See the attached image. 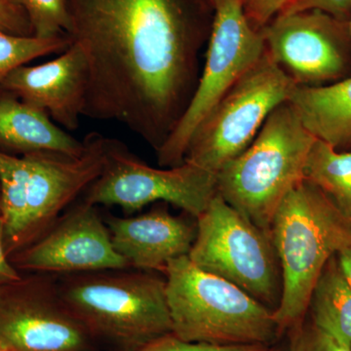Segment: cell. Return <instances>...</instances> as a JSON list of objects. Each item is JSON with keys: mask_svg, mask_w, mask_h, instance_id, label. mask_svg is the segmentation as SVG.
<instances>
[{"mask_svg": "<svg viewBox=\"0 0 351 351\" xmlns=\"http://www.w3.org/2000/svg\"><path fill=\"white\" fill-rule=\"evenodd\" d=\"M311 322L351 346V288L337 255L330 258L309 300Z\"/></svg>", "mask_w": 351, "mask_h": 351, "instance_id": "ac0fdd59", "label": "cell"}, {"mask_svg": "<svg viewBox=\"0 0 351 351\" xmlns=\"http://www.w3.org/2000/svg\"><path fill=\"white\" fill-rule=\"evenodd\" d=\"M350 31H351V17H350Z\"/></svg>", "mask_w": 351, "mask_h": 351, "instance_id": "836d02e7", "label": "cell"}, {"mask_svg": "<svg viewBox=\"0 0 351 351\" xmlns=\"http://www.w3.org/2000/svg\"><path fill=\"white\" fill-rule=\"evenodd\" d=\"M0 29L17 36H34L24 9L13 0H0Z\"/></svg>", "mask_w": 351, "mask_h": 351, "instance_id": "484cf974", "label": "cell"}, {"mask_svg": "<svg viewBox=\"0 0 351 351\" xmlns=\"http://www.w3.org/2000/svg\"><path fill=\"white\" fill-rule=\"evenodd\" d=\"M292 0H242L245 15L255 29H263Z\"/></svg>", "mask_w": 351, "mask_h": 351, "instance_id": "d4e9b609", "label": "cell"}, {"mask_svg": "<svg viewBox=\"0 0 351 351\" xmlns=\"http://www.w3.org/2000/svg\"><path fill=\"white\" fill-rule=\"evenodd\" d=\"M267 348L269 346L263 345L217 346L191 343L179 339L170 332L136 351H265Z\"/></svg>", "mask_w": 351, "mask_h": 351, "instance_id": "603a6c76", "label": "cell"}, {"mask_svg": "<svg viewBox=\"0 0 351 351\" xmlns=\"http://www.w3.org/2000/svg\"><path fill=\"white\" fill-rule=\"evenodd\" d=\"M172 334L217 346H269L278 335L274 311L239 286L196 267L188 256L164 270Z\"/></svg>", "mask_w": 351, "mask_h": 351, "instance_id": "8992f818", "label": "cell"}, {"mask_svg": "<svg viewBox=\"0 0 351 351\" xmlns=\"http://www.w3.org/2000/svg\"><path fill=\"white\" fill-rule=\"evenodd\" d=\"M304 179L351 219V151L335 149L317 138L307 159Z\"/></svg>", "mask_w": 351, "mask_h": 351, "instance_id": "d6986e66", "label": "cell"}, {"mask_svg": "<svg viewBox=\"0 0 351 351\" xmlns=\"http://www.w3.org/2000/svg\"><path fill=\"white\" fill-rule=\"evenodd\" d=\"M188 257L196 267L235 284L269 308L278 306L280 267L270 235L218 193L196 219L195 240Z\"/></svg>", "mask_w": 351, "mask_h": 351, "instance_id": "52a82bcc", "label": "cell"}, {"mask_svg": "<svg viewBox=\"0 0 351 351\" xmlns=\"http://www.w3.org/2000/svg\"><path fill=\"white\" fill-rule=\"evenodd\" d=\"M337 258H338L339 265L343 276L346 277V281L351 288V245L339 251L337 254Z\"/></svg>", "mask_w": 351, "mask_h": 351, "instance_id": "83f0119b", "label": "cell"}, {"mask_svg": "<svg viewBox=\"0 0 351 351\" xmlns=\"http://www.w3.org/2000/svg\"><path fill=\"white\" fill-rule=\"evenodd\" d=\"M0 285H1V284H0Z\"/></svg>", "mask_w": 351, "mask_h": 351, "instance_id": "e575fe53", "label": "cell"}, {"mask_svg": "<svg viewBox=\"0 0 351 351\" xmlns=\"http://www.w3.org/2000/svg\"><path fill=\"white\" fill-rule=\"evenodd\" d=\"M0 345L8 351H101L60 295L57 276L0 285Z\"/></svg>", "mask_w": 351, "mask_h": 351, "instance_id": "8fae6325", "label": "cell"}, {"mask_svg": "<svg viewBox=\"0 0 351 351\" xmlns=\"http://www.w3.org/2000/svg\"><path fill=\"white\" fill-rule=\"evenodd\" d=\"M215 11L202 75L181 119L156 151L160 167L184 163L189 141L200 122L265 52L263 29L249 22L242 0H221Z\"/></svg>", "mask_w": 351, "mask_h": 351, "instance_id": "9c48e42d", "label": "cell"}, {"mask_svg": "<svg viewBox=\"0 0 351 351\" xmlns=\"http://www.w3.org/2000/svg\"><path fill=\"white\" fill-rule=\"evenodd\" d=\"M88 83L86 58L73 43L52 61L14 69L1 82L0 90L47 112L66 130L75 131L83 117Z\"/></svg>", "mask_w": 351, "mask_h": 351, "instance_id": "5bb4252c", "label": "cell"}, {"mask_svg": "<svg viewBox=\"0 0 351 351\" xmlns=\"http://www.w3.org/2000/svg\"><path fill=\"white\" fill-rule=\"evenodd\" d=\"M84 149V141L69 135L47 112L0 90V151L77 157Z\"/></svg>", "mask_w": 351, "mask_h": 351, "instance_id": "2e32d148", "label": "cell"}, {"mask_svg": "<svg viewBox=\"0 0 351 351\" xmlns=\"http://www.w3.org/2000/svg\"><path fill=\"white\" fill-rule=\"evenodd\" d=\"M73 43L69 34L51 38L17 36L0 29V84L14 69L25 64L47 56L61 54Z\"/></svg>", "mask_w": 351, "mask_h": 351, "instance_id": "ffe728a7", "label": "cell"}, {"mask_svg": "<svg viewBox=\"0 0 351 351\" xmlns=\"http://www.w3.org/2000/svg\"><path fill=\"white\" fill-rule=\"evenodd\" d=\"M62 299L100 346L136 351L172 332L166 281L147 270L57 276Z\"/></svg>", "mask_w": 351, "mask_h": 351, "instance_id": "277c9868", "label": "cell"}, {"mask_svg": "<svg viewBox=\"0 0 351 351\" xmlns=\"http://www.w3.org/2000/svg\"><path fill=\"white\" fill-rule=\"evenodd\" d=\"M10 261L18 270L51 276L132 269L113 247L98 208L84 200L66 210Z\"/></svg>", "mask_w": 351, "mask_h": 351, "instance_id": "4fadbf2b", "label": "cell"}, {"mask_svg": "<svg viewBox=\"0 0 351 351\" xmlns=\"http://www.w3.org/2000/svg\"><path fill=\"white\" fill-rule=\"evenodd\" d=\"M24 9L34 36L51 38L71 31L68 0H13Z\"/></svg>", "mask_w": 351, "mask_h": 351, "instance_id": "44dd1931", "label": "cell"}, {"mask_svg": "<svg viewBox=\"0 0 351 351\" xmlns=\"http://www.w3.org/2000/svg\"><path fill=\"white\" fill-rule=\"evenodd\" d=\"M217 195V175L188 161L154 168L117 138H105L103 170L83 193L92 205L119 206L135 213L152 203H170L195 219Z\"/></svg>", "mask_w": 351, "mask_h": 351, "instance_id": "30bf717a", "label": "cell"}, {"mask_svg": "<svg viewBox=\"0 0 351 351\" xmlns=\"http://www.w3.org/2000/svg\"><path fill=\"white\" fill-rule=\"evenodd\" d=\"M295 87L265 50L200 122L184 161L218 174L252 144L270 113L289 101Z\"/></svg>", "mask_w": 351, "mask_h": 351, "instance_id": "ba28073f", "label": "cell"}, {"mask_svg": "<svg viewBox=\"0 0 351 351\" xmlns=\"http://www.w3.org/2000/svg\"><path fill=\"white\" fill-rule=\"evenodd\" d=\"M4 221L0 216V284L14 282L22 278L19 270L14 267L10 258L7 255L4 245Z\"/></svg>", "mask_w": 351, "mask_h": 351, "instance_id": "4316f807", "label": "cell"}, {"mask_svg": "<svg viewBox=\"0 0 351 351\" xmlns=\"http://www.w3.org/2000/svg\"><path fill=\"white\" fill-rule=\"evenodd\" d=\"M0 216H1V200H0Z\"/></svg>", "mask_w": 351, "mask_h": 351, "instance_id": "4dcf8cb0", "label": "cell"}, {"mask_svg": "<svg viewBox=\"0 0 351 351\" xmlns=\"http://www.w3.org/2000/svg\"><path fill=\"white\" fill-rule=\"evenodd\" d=\"M71 40L86 58L83 117L112 120L156 151L198 82L199 40L182 0H68Z\"/></svg>", "mask_w": 351, "mask_h": 351, "instance_id": "6da1fadb", "label": "cell"}, {"mask_svg": "<svg viewBox=\"0 0 351 351\" xmlns=\"http://www.w3.org/2000/svg\"><path fill=\"white\" fill-rule=\"evenodd\" d=\"M0 351H8V350H7L6 348H4L3 346L0 345Z\"/></svg>", "mask_w": 351, "mask_h": 351, "instance_id": "f546056e", "label": "cell"}, {"mask_svg": "<svg viewBox=\"0 0 351 351\" xmlns=\"http://www.w3.org/2000/svg\"><path fill=\"white\" fill-rule=\"evenodd\" d=\"M105 138L88 134L84 152L77 157L17 156L0 151V200L9 258L40 237L100 176Z\"/></svg>", "mask_w": 351, "mask_h": 351, "instance_id": "7a4b0ae2", "label": "cell"}, {"mask_svg": "<svg viewBox=\"0 0 351 351\" xmlns=\"http://www.w3.org/2000/svg\"><path fill=\"white\" fill-rule=\"evenodd\" d=\"M289 351H351V346L313 322L293 327Z\"/></svg>", "mask_w": 351, "mask_h": 351, "instance_id": "7402d4cb", "label": "cell"}, {"mask_svg": "<svg viewBox=\"0 0 351 351\" xmlns=\"http://www.w3.org/2000/svg\"><path fill=\"white\" fill-rule=\"evenodd\" d=\"M115 250L131 267L163 271L174 258L188 256L196 237L195 225L157 206L129 218L105 219Z\"/></svg>", "mask_w": 351, "mask_h": 351, "instance_id": "9a60e30c", "label": "cell"}, {"mask_svg": "<svg viewBox=\"0 0 351 351\" xmlns=\"http://www.w3.org/2000/svg\"><path fill=\"white\" fill-rule=\"evenodd\" d=\"M289 101L314 137L337 149L350 144L351 75L324 86H295Z\"/></svg>", "mask_w": 351, "mask_h": 351, "instance_id": "e0dca14e", "label": "cell"}, {"mask_svg": "<svg viewBox=\"0 0 351 351\" xmlns=\"http://www.w3.org/2000/svg\"><path fill=\"white\" fill-rule=\"evenodd\" d=\"M308 10L321 11L339 21L350 22L351 0H292L280 14H292Z\"/></svg>", "mask_w": 351, "mask_h": 351, "instance_id": "cb8c5ba5", "label": "cell"}, {"mask_svg": "<svg viewBox=\"0 0 351 351\" xmlns=\"http://www.w3.org/2000/svg\"><path fill=\"white\" fill-rule=\"evenodd\" d=\"M263 34L267 54L295 86H324L351 75L350 22L318 10L279 14Z\"/></svg>", "mask_w": 351, "mask_h": 351, "instance_id": "7c38bea8", "label": "cell"}, {"mask_svg": "<svg viewBox=\"0 0 351 351\" xmlns=\"http://www.w3.org/2000/svg\"><path fill=\"white\" fill-rule=\"evenodd\" d=\"M203 1L206 2V3L209 4L210 6L213 7L215 9L221 0H203Z\"/></svg>", "mask_w": 351, "mask_h": 351, "instance_id": "f1b7e54d", "label": "cell"}, {"mask_svg": "<svg viewBox=\"0 0 351 351\" xmlns=\"http://www.w3.org/2000/svg\"><path fill=\"white\" fill-rule=\"evenodd\" d=\"M265 351H280V350H269V348H267V350H265Z\"/></svg>", "mask_w": 351, "mask_h": 351, "instance_id": "d6a6232c", "label": "cell"}, {"mask_svg": "<svg viewBox=\"0 0 351 351\" xmlns=\"http://www.w3.org/2000/svg\"><path fill=\"white\" fill-rule=\"evenodd\" d=\"M316 140L292 104H281L270 113L252 144L219 171L217 193L269 234L272 217L281 201L304 180Z\"/></svg>", "mask_w": 351, "mask_h": 351, "instance_id": "5b68a950", "label": "cell"}, {"mask_svg": "<svg viewBox=\"0 0 351 351\" xmlns=\"http://www.w3.org/2000/svg\"><path fill=\"white\" fill-rule=\"evenodd\" d=\"M269 234L280 267V301L274 315L281 332L302 322L325 265L351 245V219L304 179L281 201Z\"/></svg>", "mask_w": 351, "mask_h": 351, "instance_id": "3957f363", "label": "cell"}, {"mask_svg": "<svg viewBox=\"0 0 351 351\" xmlns=\"http://www.w3.org/2000/svg\"><path fill=\"white\" fill-rule=\"evenodd\" d=\"M346 147H350V149H351V141L350 142V144H348V145H346ZM351 151V149H350Z\"/></svg>", "mask_w": 351, "mask_h": 351, "instance_id": "1f68e13d", "label": "cell"}]
</instances>
